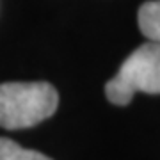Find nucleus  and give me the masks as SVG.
<instances>
[{
    "label": "nucleus",
    "mask_w": 160,
    "mask_h": 160,
    "mask_svg": "<svg viewBox=\"0 0 160 160\" xmlns=\"http://www.w3.org/2000/svg\"><path fill=\"white\" fill-rule=\"evenodd\" d=\"M135 92L160 94L158 43L148 41L135 48L105 86V94L114 105H128Z\"/></svg>",
    "instance_id": "f03ea898"
},
{
    "label": "nucleus",
    "mask_w": 160,
    "mask_h": 160,
    "mask_svg": "<svg viewBox=\"0 0 160 160\" xmlns=\"http://www.w3.org/2000/svg\"><path fill=\"white\" fill-rule=\"evenodd\" d=\"M59 105V94L48 82L0 84V126L20 130L48 119Z\"/></svg>",
    "instance_id": "f257e3e1"
},
{
    "label": "nucleus",
    "mask_w": 160,
    "mask_h": 160,
    "mask_svg": "<svg viewBox=\"0 0 160 160\" xmlns=\"http://www.w3.org/2000/svg\"><path fill=\"white\" fill-rule=\"evenodd\" d=\"M139 29L149 41L160 45V0H149L139 7Z\"/></svg>",
    "instance_id": "7ed1b4c3"
},
{
    "label": "nucleus",
    "mask_w": 160,
    "mask_h": 160,
    "mask_svg": "<svg viewBox=\"0 0 160 160\" xmlns=\"http://www.w3.org/2000/svg\"><path fill=\"white\" fill-rule=\"evenodd\" d=\"M0 160H52L50 157L34 151V149H25L18 142L11 139L0 137Z\"/></svg>",
    "instance_id": "20e7f679"
}]
</instances>
